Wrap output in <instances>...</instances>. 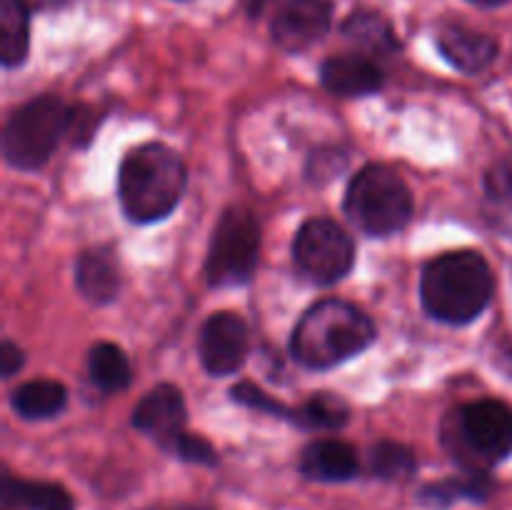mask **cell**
<instances>
[{
	"label": "cell",
	"instance_id": "obj_23",
	"mask_svg": "<svg viewBox=\"0 0 512 510\" xmlns=\"http://www.w3.org/2000/svg\"><path fill=\"white\" fill-rule=\"evenodd\" d=\"M370 470L383 480H403L415 473V455L405 445L380 440L370 448Z\"/></svg>",
	"mask_w": 512,
	"mask_h": 510
},
{
	"label": "cell",
	"instance_id": "obj_10",
	"mask_svg": "<svg viewBox=\"0 0 512 510\" xmlns=\"http://www.w3.org/2000/svg\"><path fill=\"white\" fill-rule=\"evenodd\" d=\"M333 23V0H283L270 33L285 53H300L325 38Z\"/></svg>",
	"mask_w": 512,
	"mask_h": 510
},
{
	"label": "cell",
	"instance_id": "obj_19",
	"mask_svg": "<svg viewBox=\"0 0 512 510\" xmlns=\"http://www.w3.org/2000/svg\"><path fill=\"white\" fill-rule=\"evenodd\" d=\"M5 505H20L28 510H75L73 498L63 485L35 483V480L5 478L3 483Z\"/></svg>",
	"mask_w": 512,
	"mask_h": 510
},
{
	"label": "cell",
	"instance_id": "obj_12",
	"mask_svg": "<svg viewBox=\"0 0 512 510\" xmlns=\"http://www.w3.org/2000/svg\"><path fill=\"white\" fill-rule=\"evenodd\" d=\"M320 83L338 98H363L383 88L385 75L370 55H333L320 65Z\"/></svg>",
	"mask_w": 512,
	"mask_h": 510
},
{
	"label": "cell",
	"instance_id": "obj_24",
	"mask_svg": "<svg viewBox=\"0 0 512 510\" xmlns=\"http://www.w3.org/2000/svg\"><path fill=\"white\" fill-rule=\"evenodd\" d=\"M233 400L235 403L245 405L250 410H260V413H270V415H278V418H288L290 420V408H285L283 403L268 395L265 390H260L258 385L253 383H238L233 388Z\"/></svg>",
	"mask_w": 512,
	"mask_h": 510
},
{
	"label": "cell",
	"instance_id": "obj_17",
	"mask_svg": "<svg viewBox=\"0 0 512 510\" xmlns=\"http://www.w3.org/2000/svg\"><path fill=\"white\" fill-rule=\"evenodd\" d=\"M343 33L363 50V55H393L400 48L393 25L373 10H358L350 15L343 23Z\"/></svg>",
	"mask_w": 512,
	"mask_h": 510
},
{
	"label": "cell",
	"instance_id": "obj_5",
	"mask_svg": "<svg viewBox=\"0 0 512 510\" xmlns=\"http://www.w3.org/2000/svg\"><path fill=\"white\" fill-rule=\"evenodd\" d=\"M70 108L55 95H38L13 110L3 130V155L13 168L38 170L68 135Z\"/></svg>",
	"mask_w": 512,
	"mask_h": 510
},
{
	"label": "cell",
	"instance_id": "obj_15",
	"mask_svg": "<svg viewBox=\"0 0 512 510\" xmlns=\"http://www.w3.org/2000/svg\"><path fill=\"white\" fill-rule=\"evenodd\" d=\"M75 285L90 303H113L120 293V270L115 255L105 248L85 250L75 265Z\"/></svg>",
	"mask_w": 512,
	"mask_h": 510
},
{
	"label": "cell",
	"instance_id": "obj_4",
	"mask_svg": "<svg viewBox=\"0 0 512 510\" xmlns=\"http://www.w3.org/2000/svg\"><path fill=\"white\" fill-rule=\"evenodd\" d=\"M345 215L370 238H388L413 218V193L393 168L365 165L353 175L345 193Z\"/></svg>",
	"mask_w": 512,
	"mask_h": 510
},
{
	"label": "cell",
	"instance_id": "obj_13",
	"mask_svg": "<svg viewBox=\"0 0 512 510\" xmlns=\"http://www.w3.org/2000/svg\"><path fill=\"white\" fill-rule=\"evenodd\" d=\"M438 48L455 70L478 75L495 63L500 45L493 35L480 33V30H470L465 25H445L438 35Z\"/></svg>",
	"mask_w": 512,
	"mask_h": 510
},
{
	"label": "cell",
	"instance_id": "obj_1",
	"mask_svg": "<svg viewBox=\"0 0 512 510\" xmlns=\"http://www.w3.org/2000/svg\"><path fill=\"white\" fill-rule=\"evenodd\" d=\"M495 275L478 250H453L430 260L420 278V298L435 320L468 325L490 305Z\"/></svg>",
	"mask_w": 512,
	"mask_h": 510
},
{
	"label": "cell",
	"instance_id": "obj_21",
	"mask_svg": "<svg viewBox=\"0 0 512 510\" xmlns=\"http://www.w3.org/2000/svg\"><path fill=\"white\" fill-rule=\"evenodd\" d=\"M350 410L343 398L333 393H315L308 403L290 410V420L300 428L313 430H338L348 423Z\"/></svg>",
	"mask_w": 512,
	"mask_h": 510
},
{
	"label": "cell",
	"instance_id": "obj_11",
	"mask_svg": "<svg viewBox=\"0 0 512 510\" xmlns=\"http://www.w3.org/2000/svg\"><path fill=\"white\" fill-rule=\"evenodd\" d=\"M185 420H188V408L185 398L175 385H158L150 390L133 413V425L145 433L148 438L158 440L163 445H173L180 433H185Z\"/></svg>",
	"mask_w": 512,
	"mask_h": 510
},
{
	"label": "cell",
	"instance_id": "obj_27",
	"mask_svg": "<svg viewBox=\"0 0 512 510\" xmlns=\"http://www.w3.org/2000/svg\"><path fill=\"white\" fill-rule=\"evenodd\" d=\"M23 363V350L13 340H3V345H0V373H3V378H13L23 368Z\"/></svg>",
	"mask_w": 512,
	"mask_h": 510
},
{
	"label": "cell",
	"instance_id": "obj_22",
	"mask_svg": "<svg viewBox=\"0 0 512 510\" xmlns=\"http://www.w3.org/2000/svg\"><path fill=\"white\" fill-rule=\"evenodd\" d=\"M495 483L485 473L475 470L470 475H458V478L443 480V483H433L420 493V498L430 505H450L458 498H473L485 500L493 493Z\"/></svg>",
	"mask_w": 512,
	"mask_h": 510
},
{
	"label": "cell",
	"instance_id": "obj_14",
	"mask_svg": "<svg viewBox=\"0 0 512 510\" xmlns=\"http://www.w3.org/2000/svg\"><path fill=\"white\" fill-rule=\"evenodd\" d=\"M358 453L353 445L335 438L313 440L300 453V470L305 478L320 483H343L358 475Z\"/></svg>",
	"mask_w": 512,
	"mask_h": 510
},
{
	"label": "cell",
	"instance_id": "obj_29",
	"mask_svg": "<svg viewBox=\"0 0 512 510\" xmlns=\"http://www.w3.org/2000/svg\"><path fill=\"white\" fill-rule=\"evenodd\" d=\"M268 3H270V0H248V10H250V15L263 13L265 5H268Z\"/></svg>",
	"mask_w": 512,
	"mask_h": 510
},
{
	"label": "cell",
	"instance_id": "obj_26",
	"mask_svg": "<svg viewBox=\"0 0 512 510\" xmlns=\"http://www.w3.org/2000/svg\"><path fill=\"white\" fill-rule=\"evenodd\" d=\"M170 448L178 453V458L188 460V463H198V465L218 463V455H215L213 445H210L205 438H200V435L180 433L178 438L173 440V445H170Z\"/></svg>",
	"mask_w": 512,
	"mask_h": 510
},
{
	"label": "cell",
	"instance_id": "obj_6",
	"mask_svg": "<svg viewBox=\"0 0 512 510\" xmlns=\"http://www.w3.org/2000/svg\"><path fill=\"white\" fill-rule=\"evenodd\" d=\"M445 443L468 463H498L512 450V408L493 398L463 405L448 420Z\"/></svg>",
	"mask_w": 512,
	"mask_h": 510
},
{
	"label": "cell",
	"instance_id": "obj_28",
	"mask_svg": "<svg viewBox=\"0 0 512 510\" xmlns=\"http://www.w3.org/2000/svg\"><path fill=\"white\" fill-rule=\"evenodd\" d=\"M25 5H28L30 10H53V8H60V5H65L68 0H23Z\"/></svg>",
	"mask_w": 512,
	"mask_h": 510
},
{
	"label": "cell",
	"instance_id": "obj_7",
	"mask_svg": "<svg viewBox=\"0 0 512 510\" xmlns=\"http://www.w3.org/2000/svg\"><path fill=\"white\" fill-rule=\"evenodd\" d=\"M260 258V228L243 208H228L210 240L205 275L215 288H235L253 278Z\"/></svg>",
	"mask_w": 512,
	"mask_h": 510
},
{
	"label": "cell",
	"instance_id": "obj_18",
	"mask_svg": "<svg viewBox=\"0 0 512 510\" xmlns=\"http://www.w3.org/2000/svg\"><path fill=\"white\" fill-rule=\"evenodd\" d=\"M30 8L23 0H0V58L5 68L25 63L30 45Z\"/></svg>",
	"mask_w": 512,
	"mask_h": 510
},
{
	"label": "cell",
	"instance_id": "obj_16",
	"mask_svg": "<svg viewBox=\"0 0 512 510\" xmlns=\"http://www.w3.org/2000/svg\"><path fill=\"white\" fill-rule=\"evenodd\" d=\"M68 403V390L58 380H30L18 385L10 395V405L15 413L25 420H45L55 418Z\"/></svg>",
	"mask_w": 512,
	"mask_h": 510
},
{
	"label": "cell",
	"instance_id": "obj_9",
	"mask_svg": "<svg viewBox=\"0 0 512 510\" xmlns=\"http://www.w3.org/2000/svg\"><path fill=\"white\" fill-rule=\"evenodd\" d=\"M198 348L203 368L210 375H218V378L233 375L248 360V325H245V320L240 315L230 313V310L213 313L205 320L203 328H200Z\"/></svg>",
	"mask_w": 512,
	"mask_h": 510
},
{
	"label": "cell",
	"instance_id": "obj_25",
	"mask_svg": "<svg viewBox=\"0 0 512 510\" xmlns=\"http://www.w3.org/2000/svg\"><path fill=\"white\" fill-rule=\"evenodd\" d=\"M485 193L503 208L512 210V155L498 160L485 175Z\"/></svg>",
	"mask_w": 512,
	"mask_h": 510
},
{
	"label": "cell",
	"instance_id": "obj_2",
	"mask_svg": "<svg viewBox=\"0 0 512 510\" xmlns=\"http://www.w3.org/2000/svg\"><path fill=\"white\" fill-rule=\"evenodd\" d=\"M185 163L163 143H145L130 150L118 170V195L123 213L133 223H155L178 208L183 200Z\"/></svg>",
	"mask_w": 512,
	"mask_h": 510
},
{
	"label": "cell",
	"instance_id": "obj_8",
	"mask_svg": "<svg viewBox=\"0 0 512 510\" xmlns=\"http://www.w3.org/2000/svg\"><path fill=\"white\" fill-rule=\"evenodd\" d=\"M295 268L315 285H333L350 273L355 263L353 238L335 220L310 218L293 240Z\"/></svg>",
	"mask_w": 512,
	"mask_h": 510
},
{
	"label": "cell",
	"instance_id": "obj_20",
	"mask_svg": "<svg viewBox=\"0 0 512 510\" xmlns=\"http://www.w3.org/2000/svg\"><path fill=\"white\" fill-rule=\"evenodd\" d=\"M88 373L95 388L103 393H120L130 385L133 370H130L128 355L115 343H98L88 353Z\"/></svg>",
	"mask_w": 512,
	"mask_h": 510
},
{
	"label": "cell",
	"instance_id": "obj_3",
	"mask_svg": "<svg viewBox=\"0 0 512 510\" xmlns=\"http://www.w3.org/2000/svg\"><path fill=\"white\" fill-rule=\"evenodd\" d=\"M375 340V325L348 300L328 298L315 303L295 325L290 350L300 365L328 370L355 358Z\"/></svg>",
	"mask_w": 512,
	"mask_h": 510
},
{
	"label": "cell",
	"instance_id": "obj_30",
	"mask_svg": "<svg viewBox=\"0 0 512 510\" xmlns=\"http://www.w3.org/2000/svg\"><path fill=\"white\" fill-rule=\"evenodd\" d=\"M470 3L480 5V8H498V5L508 3V0H470Z\"/></svg>",
	"mask_w": 512,
	"mask_h": 510
}]
</instances>
